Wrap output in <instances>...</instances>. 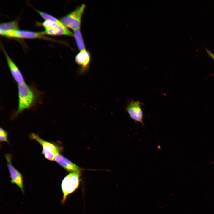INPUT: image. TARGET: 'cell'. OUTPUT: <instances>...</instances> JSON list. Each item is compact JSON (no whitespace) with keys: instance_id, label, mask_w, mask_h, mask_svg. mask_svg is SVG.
<instances>
[{"instance_id":"6da1fadb","label":"cell","mask_w":214,"mask_h":214,"mask_svg":"<svg viewBox=\"0 0 214 214\" xmlns=\"http://www.w3.org/2000/svg\"><path fill=\"white\" fill-rule=\"evenodd\" d=\"M18 104L17 110L13 114L14 118L23 111L33 108L40 102L43 92L34 86L25 83L18 84Z\"/></svg>"},{"instance_id":"7a4b0ae2","label":"cell","mask_w":214,"mask_h":214,"mask_svg":"<svg viewBox=\"0 0 214 214\" xmlns=\"http://www.w3.org/2000/svg\"><path fill=\"white\" fill-rule=\"evenodd\" d=\"M85 8V5L82 4L62 17L60 21L65 26L74 31L80 29L81 18Z\"/></svg>"},{"instance_id":"3957f363","label":"cell","mask_w":214,"mask_h":214,"mask_svg":"<svg viewBox=\"0 0 214 214\" xmlns=\"http://www.w3.org/2000/svg\"><path fill=\"white\" fill-rule=\"evenodd\" d=\"M79 172L70 173L63 180L61 187L63 194L62 203L65 202L67 196L78 188L80 181Z\"/></svg>"},{"instance_id":"277c9868","label":"cell","mask_w":214,"mask_h":214,"mask_svg":"<svg viewBox=\"0 0 214 214\" xmlns=\"http://www.w3.org/2000/svg\"><path fill=\"white\" fill-rule=\"evenodd\" d=\"M125 108L130 118L135 123L142 124L145 127L144 122V115L142 107L144 104L139 100L135 101L131 98L127 100Z\"/></svg>"},{"instance_id":"5b68a950","label":"cell","mask_w":214,"mask_h":214,"mask_svg":"<svg viewBox=\"0 0 214 214\" xmlns=\"http://www.w3.org/2000/svg\"><path fill=\"white\" fill-rule=\"evenodd\" d=\"M30 138L38 142L42 146L43 150L42 154L47 159L54 161L56 155L59 153V147L54 144L44 140L37 134L33 133L29 135Z\"/></svg>"},{"instance_id":"8992f818","label":"cell","mask_w":214,"mask_h":214,"mask_svg":"<svg viewBox=\"0 0 214 214\" xmlns=\"http://www.w3.org/2000/svg\"><path fill=\"white\" fill-rule=\"evenodd\" d=\"M7 161V165L11 178V182L15 184L21 189L22 192L24 193L23 187V180L21 174L17 170L11 163V155L7 154L5 155Z\"/></svg>"},{"instance_id":"52a82bcc","label":"cell","mask_w":214,"mask_h":214,"mask_svg":"<svg viewBox=\"0 0 214 214\" xmlns=\"http://www.w3.org/2000/svg\"><path fill=\"white\" fill-rule=\"evenodd\" d=\"M75 61L80 67L79 73L80 74L85 73L89 69L91 62L90 53L86 49L81 51L76 55Z\"/></svg>"},{"instance_id":"ba28073f","label":"cell","mask_w":214,"mask_h":214,"mask_svg":"<svg viewBox=\"0 0 214 214\" xmlns=\"http://www.w3.org/2000/svg\"><path fill=\"white\" fill-rule=\"evenodd\" d=\"M3 36L19 38H45L41 32L18 29L8 31L5 33Z\"/></svg>"},{"instance_id":"9c48e42d","label":"cell","mask_w":214,"mask_h":214,"mask_svg":"<svg viewBox=\"0 0 214 214\" xmlns=\"http://www.w3.org/2000/svg\"><path fill=\"white\" fill-rule=\"evenodd\" d=\"M2 48L5 56L11 74L15 81L18 85L25 83L24 78L21 71L8 56L3 47H2Z\"/></svg>"},{"instance_id":"30bf717a","label":"cell","mask_w":214,"mask_h":214,"mask_svg":"<svg viewBox=\"0 0 214 214\" xmlns=\"http://www.w3.org/2000/svg\"><path fill=\"white\" fill-rule=\"evenodd\" d=\"M54 160L67 171L72 172H80L81 169L78 166L66 158L59 153L56 155Z\"/></svg>"},{"instance_id":"8fae6325","label":"cell","mask_w":214,"mask_h":214,"mask_svg":"<svg viewBox=\"0 0 214 214\" xmlns=\"http://www.w3.org/2000/svg\"><path fill=\"white\" fill-rule=\"evenodd\" d=\"M41 33L43 34H47L53 35H65L70 36L73 35L72 32L65 26H59L52 29H45L44 31Z\"/></svg>"},{"instance_id":"7c38bea8","label":"cell","mask_w":214,"mask_h":214,"mask_svg":"<svg viewBox=\"0 0 214 214\" xmlns=\"http://www.w3.org/2000/svg\"><path fill=\"white\" fill-rule=\"evenodd\" d=\"M18 26L16 21H13L1 23L0 34L3 35L6 32L12 30L18 29Z\"/></svg>"},{"instance_id":"4fadbf2b","label":"cell","mask_w":214,"mask_h":214,"mask_svg":"<svg viewBox=\"0 0 214 214\" xmlns=\"http://www.w3.org/2000/svg\"><path fill=\"white\" fill-rule=\"evenodd\" d=\"M73 34L78 49L81 51L85 50V45L80 29L74 31Z\"/></svg>"},{"instance_id":"5bb4252c","label":"cell","mask_w":214,"mask_h":214,"mask_svg":"<svg viewBox=\"0 0 214 214\" xmlns=\"http://www.w3.org/2000/svg\"><path fill=\"white\" fill-rule=\"evenodd\" d=\"M41 16L45 20H48L60 25L63 24L61 21L55 17L46 12L37 10Z\"/></svg>"},{"instance_id":"9a60e30c","label":"cell","mask_w":214,"mask_h":214,"mask_svg":"<svg viewBox=\"0 0 214 214\" xmlns=\"http://www.w3.org/2000/svg\"><path fill=\"white\" fill-rule=\"evenodd\" d=\"M42 26L45 29H52L59 26H64L63 24L60 25L56 23L48 21L45 20L42 23Z\"/></svg>"},{"instance_id":"2e32d148","label":"cell","mask_w":214,"mask_h":214,"mask_svg":"<svg viewBox=\"0 0 214 214\" xmlns=\"http://www.w3.org/2000/svg\"><path fill=\"white\" fill-rule=\"evenodd\" d=\"M0 141L1 142L5 141L8 143L7 134V132L1 128H0Z\"/></svg>"},{"instance_id":"e0dca14e","label":"cell","mask_w":214,"mask_h":214,"mask_svg":"<svg viewBox=\"0 0 214 214\" xmlns=\"http://www.w3.org/2000/svg\"><path fill=\"white\" fill-rule=\"evenodd\" d=\"M205 50L207 54L214 61V54L210 50L207 48H205Z\"/></svg>"}]
</instances>
